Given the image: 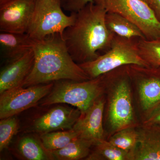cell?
Segmentation results:
<instances>
[{
    "label": "cell",
    "mask_w": 160,
    "mask_h": 160,
    "mask_svg": "<svg viewBox=\"0 0 160 160\" xmlns=\"http://www.w3.org/2000/svg\"><path fill=\"white\" fill-rule=\"evenodd\" d=\"M107 11L92 2L76 12L73 25L65 29L63 38L69 54L78 64L91 62L111 47L114 33L105 21Z\"/></svg>",
    "instance_id": "1"
},
{
    "label": "cell",
    "mask_w": 160,
    "mask_h": 160,
    "mask_svg": "<svg viewBox=\"0 0 160 160\" xmlns=\"http://www.w3.org/2000/svg\"><path fill=\"white\" fill-rule=\"evenodd\" d=\"M34 62L22 87L46 84L62 80L82 82L90 79L69 54L60 33L35 41Z\"/></svg>",
    "instance_id": "2"
},
{
    "label": "cell",
    "mask_w": 160,
    "mask_h": 160,
    "mask_svg": "<svg viewBox=\"0 0 160 160\" xmlns=\"http://www.w3.org/2000/svg\"><path fill=\"white\" fill-rule=\"evenodd\" d=\"M105 98L103 124L106 139L122 129L137 127L138 117L127 66L104 74Z\"/></svg>",
    "instance_id": "3"
},
{
    "label": "cell",
    "mask_w": 160,
    "mask_h": 160,
    "mask_svg": "<svg viewBox=\"0 0 160 160\" xmlns=\"http://www.w3.org/2000/svg\"><path fill=\"white\" fill-rule=\"evenodd\" d=\"M104 74L82 82L60 80L54 82L51 91L38 104L42 106L67 104L83 112L104 94Z\"/></svg>",
    "instance_id": "4"
},
{
    "label": "cell",
    "mask_w": 160,
    "mask_h": 160,
    "mask_svg": "<svg viewBox=\"0 0 160 160\" xmlns=\"http://www.w3.org/2000/svg\"><path fill=\"white\" fill-rule=\"evenodd\" d=\"M141 124L160 106V67L127 65Z\"/></svg>",
    "instance_id": "5"
},
{
    "label": "cell",
    "mask_w": 160,
    "mask_h": 160,
    "mask_svg": "<svg viewBox=\"0 0 160 160\" xmlns=\"http://www.w3.org/2000/svg\"><path fill=\"white\" fill-rule=\"evenodd\" d=\"M136 39H128L115 35L111 47L104 54L91 62L79 64L91 79L129 65L149 66L139 53Z\"/></svg>",
    "instance_id": "6"
},
{
    "label": "cell",
    "mask_w": 160,
    "mask_h": 160,
    "mask_svg": "<svg viewBox=\"0 0 160 160\" xmlns=\"http://www.w3.org/2000/svg\"><path fill=\"white\" fill-rule=\"evenodd\" d=\"M62 0H36L26 33L34 41L47 36L60 33L73 25L76 12L66 15L63 12Z\"/></svg>",
    "instance_id": "7"
},
{
    "label": "cell",
    "mask_w": 160,
    "mask_h": 160,
    "mask_svg": "<svg viewBox=\"0 0 160 160\" xmlns=\"http://www.w3.org/2000/svg\"><path fill=\"white\" fill-rule=\"evenodd\" d=\"M107 12L122 16L135 24L146 39H160V21L147 3L142 0H93Z\"/></svg>",
    "instance_id": "8"
},
{
    "label": "cell",
    "mask_w": 160,
    "mask_h": 160,
    "mask_svg": "<svg viewBox=\"0 0 160 160\" xmlns=\"http://www.w3.org/2000/svg\"><path fill=\"white\" fill-rule=\"evenodd\" d=\"M46 107V109L29 119L23 129L24 133L40 135L72 129L81 114L79 109L65 104H55Z\"/></svg>",
    "instance_id": "9"
},
{
    "label": "cell",
    "mask_w": 160,
    "mask_h": 160,
    "mask_svg": "<svg viewBox=\"0 0 160 160\" xmlns=\"http://www.w3.org/2000/svg\"><path fill=\"white\" fill-rule=\"evenodd\" d=\"M54 82L16 87L0 94V119L15 116L38 105L51 91Z\"/></svg>",
    "instance_id": "10"
},
{
    "label": "cell",
    "mask_w": 160,
    "mask_h": 160,
    "mask_svg": "<svg viewBox=\"0 0 160 160\" xmlns=\"http://www.w3.org/2000/svg\"><path fill=\"white\" fill-rule=\"evenodd\" d=\"M36 0H0V31L26 33Z\"/></svg>",
    "instance_id": "11"
},
{
    "label": "cell",
    "mask_w": 160,
    "mask_h": 160,
    "mask_svg": "<svg viewBox=\"0 0 160 160\" xmlns=\"http://www.w3.org/2000/svg\"><path fill=\"white\" fill-rule=\"evenodd\" d=\"M105 105V98L103 94L86 111L81 112L72 128L78 132V138L93 142L97 140L106 139L103 124Z\"/></svg>",
    "instance_id": "12"
},
{
    "label": "cell",
    "mask_w": 160,
    "mask_h": 160,
    "mask_svg": "<svg viewBox=\"0 0 160 160\" xmlns=\"http://www.w3.org/2000/svg\"><path fill=\"white\" fill-rule=\"evenodd\" d=\"M34 62L33 49L6 63L0 72V94L8 89L22 86Z\"/></svg>",
    "instance_id": "13"
},
{
    "label": "cell",
    "mask_w": 160,
    "mask_h": 160,
    "mask_svg": "<svg viewBox=\"0 0 160 160\" xmlns=\"http://www.w3.org/2000/svg\"><path fill=\"white\" fill-rule=\"evenodd\" d=\"M138 138L132 160H160V125L136 127Z\"/></svg>",
    "instance_id": "14"
},
{
    "label": "cell",
    "mask_w": 160,
    "mask_h": 160,
    "mask_svg": "<svg viewBox=\"0 0 160 160\" xmlns=\"http://www.w3.org/2000/svg\"><path fill=\"white\" fill-rule=\"evenodd\" d=\"M17 141L12 152L25 160H54L52 153L43 146L38 134L26 133Z\"/></svg>",
    "instance_id": "15"
},
{
    "label": "cell",
    "mask_w": 160,
    "mask_h": 160,
    "mask_svg": "<svg viewBox=\"0 0 160 160\" xmlns=\"http://www.w3.org/2000/svg\"><path fill=\"white\" fill-rule=\"evenodd\" d=\"M35 41L27 33L1 32V54L6 63L22 56L33 49Z\"/></svg>",
    "instance_id": "16"
},
{
    "label": "cell",
    "mask_w": 160,
    "mask_h": 160,
    "mask_svg": "<svg viewBox=\"0 0 160 160\" xmlns=\"http://www.w3.org/2000/svg\"><path fill=\"white\" fill-rule=\"evenodd\" d=\"M105 21L108 29L116 35L128 39L146 38L135 24L117 13L107 12Z\"/></svg>",
    "instance_id": "17"
},
{
    "label": "cell",
    "mask_w": 160,
    "mask_h": 160,
    "mask_svg": "<svg viewBox=\"0 0 160 160\" xmlns=\"http://www.w3.org/2000/svg\"><path fill=\"white\" fill-rule=\"evenodd\" d=\"M93 142L78 138L62 149L52 151L54 160L86 159L91 152Z\"/></svg>",
    "instance_id": "18"
},
{
    "label": "cell",
    "mask_w": 160,
    "mask_h": 160,
    "mask_svg": "<svg viewBox=\"0 0 160 160\" xmlns=\"http://www.w3.org/2000/svg\"><path fill=\"white\" fill-rule=\"evenodd\" d=\"M85 160H131V157L108 140L101 139L93 142L90 153Z\"/></svg>",
    "instance_id": "19"
},
{
    "label": "cell",
    "mask_w": 160,
    "mask_h": 160,
    "mask_svg": "<svg viewBox=\"0 0 160 160\" xmlns=\"http://www.w3.org/2000/svg\"><path fill=\"white\" fill-rule=\"evenodd\" d=\"M43 146L49 151L62 149L79 135L73 129L52 132L39 135Z\"/></svg>",
    "instance_id": "20"
},
{
    "label": "cell",
    "mask_w": 160,
    "mask_h": 160,
    "mask_svg": "<svg viewBox=\"0 0 160 160\" xmlns=\"http://www.w3.org/2000/svg\"><path fill=\"white\" fill-rule=\"evenodd\" d=\"M138 138L136 127H132L117 132L107 140L118 148L129 153L132 160V155L137 145Z\"/></svg>",
    "instance_id": "21"
},
{
    "label": "cell",
    "mask_w": 160,
    "mask_h": 160,
    "mask_svg": "<svg viewBox=\"0 0 160 160\" xmlns=\"http://www.w3.org/2000/svg\"><path fill=\"white\" fill-rule=\"evenodd\" d=\"M136 44L140 56L148 66L160 67V39L137 38Z\"/></svg>",
    "instance_id": "22"
},
{
    "label": "cell",
    "mask_w": 160,
    "mask_h": 160,
    "mask_svg": "<svg viewBox=\"0 0 160 160\" xmlns=\"http://www.w3.org/2000/svg\"><path fill=\"white\" fill-rule=\"evenodd\" d=\"M20 127L19 121L15 116L0 121V151L8 148L12 140L17 134Z\"/></svg>",
    "instance_id": "23"
},
{
    "label": "cell",
    "mask_w": 160,
    "mask_h": 160,
    "mask_svg": "<svg viewBox=\"0 0 160 160\" xmlns=\"http://www.w3.org/2000/svg\"><path fill=\"white\" fill-rule=\"evenodd\" d=\"M92 2L93 0H65L62 3V6L64 10L71 13L77 12Z\"/></svg>",
    "instance_id": "24"
},
{
    "label": "cell",
    "mask_w": 160,
    "mask_h": 160,
    "mask_svg": "<svg viewBox=\"0 0 160 160\" xmlns=\"http://www.w3.org/2000/svg\"><path fill=\"white\" fill-rule=\"evenodd\" d=\"M141 124L160 125V106L153 111L145 122Z\"/></svg>",
    "instance_id": "25"
},
{
    "label": "cell",
    "mask_w": 160,
    "mask_h": 160,
    "mask_svg": "<svg viewBox=\"0 0 160 160\" xmlns=\"http://www.w3.org/2000/svg\"><path fill=\"white\" fill-rule=\"evenodd\" d=\"M158 19L160 21V0H152L151 6Z\"/></svg>",
    "instance_id": "26"
},
{
    "label": "cell",
    "mask_w": 160,
    "mask_h": 160,
    "mask_svg": "<svg viewBox=\"0 0 160 160\" xmlns=\"http://www.w3.org/2000/svg\"><path fill=\"white\" fill-rule=\"evenodd\" d=\"M143 2H145L146 3L148 4V5H149V6H151V3H152V0H142Z\"/></svg>",
    "instance_id": "27"
},
{
    "label": "cell",
    "mask_w": 160,
    "mask_h": 160,
    "mask_svg": "<svg viewBox=\"0 0 160 160\" xmlns=\"http://www.w3.org/2000/svg\"><path fill=\"white\" fill-rule=\"evenodd\" d=\"M65 0H62V3L63 2H64V1H65Z\"/></svg>",
    "instance_id": "28"
}]
</instances>
